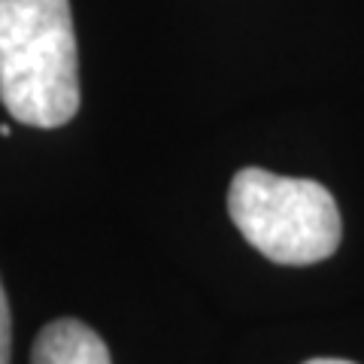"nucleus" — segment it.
I'll return each mask as SVG.
<instances>
[{
    "label": "nucleus",
    "mask_w": 364,
    "mask_h": 364,
    "mask_svg": "<svg viewBox=\"0 0 364 364\" xmlns=\"http://www.w3.org/2000/svg\"><path fill=\"white\" fill-rule=\"evenodd\" d=\"M31 364H112V358L95 328L76 318H58L40 331Z\"/></svg>",
    "instance_id": "nucleus-3"
},
{
    "label": "nucleus",
    "mask_w": 364,
    "mask_h": 364,
    "mask_svg": "<svg viewBox=\"0 0 364 364\" xmlns=\"http://www.w3.org/2000/svg\"><path fill=\"white\" fill-rule=\"evenodd\" d=\"M306 364H355V361H346V358H313Z\"/></svg>",
    "instance_id": "nucleus-5"
},
{
    "label": "nucleus",
    "mask_w": 364,
    "mask_h": 364,
    "mask_svg": "<svg viewBox=\"0 0 364 364\" xmlns=\"http://www.w3.org/2000/svg\"><path fill=\"white\" fill-rule=\"evenodd\" d=\"M228 213L246 243L277 264H316L343 240L337 200L316 179L243 167L228 188Z\"/></svg>",
    "instance_id": "nucleus-2"
},
{
    "label": "nucleus",
    "mask_w": 364,
    "mask_h": 364,
    "mask_svg": "<svg viewBox=\"0 0 364 364\" xmlns=\"http://www.w3.org/2000/svg\"><path fill=\"white\" fill-rule=\"evenodd\" d=\"M0 100L31 128H61L79 109L70 0H0Z\"/></svg>",
    "instance_id": "nucleus-1"
},
{
    "label": "nucleus",
    "mask_w": 364,
    "mask_h": 364,
    "mask_svg": "<svg viewBox=\"0 0 364 364\" xmlns=\"http://www.w3.org/2000/svg\"><path fill=\"white\" fill-rule=\"evenodd\" d=\"M9 355H13V322H9V304L0 286V364H9Z\"/></svg>",
    "instance_id": "nucleus-4"
}]
</instances>
